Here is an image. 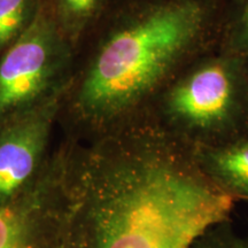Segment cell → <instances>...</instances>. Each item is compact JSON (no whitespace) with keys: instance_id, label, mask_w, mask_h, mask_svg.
Segmentation results:
<instances>
[{"instance_id":"cell-4","label":"cell","mask_w":248,"mask_h":248,"mask_svg":"<svg viewBox=\"0 0 248 248\" xmlns=\"http://www.w3.org/2000/svg\"><path fill=\"white\" fill-rule=\"evenodd\" d=\"M76 52L61 35L48 0L26 32L0 55V117L37 102L69 82Z\"/></svg>"},{"instance_id":"cell-1","label":"cell","mask_w":248,"mask_h":248,"mask_svg":"<svg viewBox=\"0 0 248 248\" xmlns=\"http://www.w3.org/2000/svg\"><path fill=\"white\" fill-rule=\"evenodd\" d=\"M68 192L71 248H191L235 202L148 114L86 145L75 139Z\"/></svg>"},{"instance_id":"cell-5","label":"cell","mask_w":248,"mask_h":248,"mask_svg":"<svg viewBox=\"0 0 248 248\" xmlns=\"http://www.w3.org/2000/svg\"><path fill=\"white\" fill-rule=\"evenodd\" d=\"M74 140L51 152L35 181L0 206V248H71L68 171Z\"/></svg>"},{"instance_id":"cell-2","label":"cell","mask_w":248,"mask_h":248,"mask_svg":"<svg viewBox=\"0 0 248 248\" xmlns=\"http://www.w3.org/2000/svg\"><path fill=\"white\" fill-rule=\"evenodd\" d=\"M226 15L215 0H135L106 12L74 63L60 116L70 137L93 140L146 115L178 74L218 47Z\"/></svg>"},{"instance_id":"cell-11","label":"cell","mask_w":248,"mask_h":248,"mask_svg":"<svg viewBox=\"0 0 248 248\" xmlns=\"http://www.w3.org/2000/svg\"><path fill=\"white\" fill-rule=\"evenodd\" d=\"M191 248H241V237L235 233L229 219L212 226Z\"/></svg>"},{"instance_id":"cell-9","label":"cell","mask_w":248,"mask_h":248,"mask_svg":"<svg viewBox=\"0 0 248 248\" xmlns=\"http://www.w3.org/2000/svg\"><path fill=\"white\" fill-rule=\"evenodd\" d=\"M42 0H0V55L30 27Z\"/></svg>"},{"instance_id":"cell-3","label":"cell","mask_w":248,"mask_h":248,"mask_svg":"<svg viewBox=\"0 0 248 248\" xmlns=\"http://www.w3.org/2000/svg\"><path fill=\"white\" fill-rule=\"evenodd\" d=\"M147 114L192 148L247 135L248 67L218 46L178 74Z\"/></svg>"},{"instance_id":"cell-12","label":"cell","mask_w":248,"mask_h":248,"mask_svg":"<svg viewBox=\"0 0 248 248\" xmlns=\"http://www.w3.org/2000/svg\"><path fill=\"white\" fill-rule=\"evenodd\" d=\"M241 248H248V234L241 237Z\"/></svg>"},{"instance_id":"cell-10","label":"cell","mask_w":248,"mask_h":248,"mask_svg":"<svg viewBox=\"0 0 248 248\" xmlns=\"http://www.w3.org/2000/svg\"><path fill=\"white\" fill-rule=\"evenodd\" d=\"M218 46L248 67V0H243L233 13L226 15Z\"/></svg>"},{"instance_id":"cell-7","label":"cell","mask_w":248,"mask_h":248,"mask_svg":"<svg viewBox=\"0 0 248 248\" xmlns=\"http://www.w3.org/2000/svg\"><path fill=\"white\" fill-rule=\"evenodd\" d=\"M204 175L234 201H248V133L216 146L193 148Z\"/></svg>"},{"instance_id":"cell-8","label":"cell","mask_w":248,"mask_h":248,"mask_svg":"<svg viewBox=\"0 0 248 248\" xmlns=\"http://www.w3.org/2000/svg\"><path fill=\"white\" fill-rule=\"evenodd\" d=\"M61 35L75 52L107 12L108 0H48Z\"/></svg>"},{"instance_id":"cell-6","label":"cell","mask_w":248,"mask_h":248,"mask_svg":"<svg viewBox=\"0 0 248 248\" xmlns=\"http://www.w3.org/2000/svg\"><path fill=\"white\" fill-rule=\"evenodd\" d=\"M69 83L42 100L0 117V206L17 197L44 167Z\"/></svg>"}]
</instances>
